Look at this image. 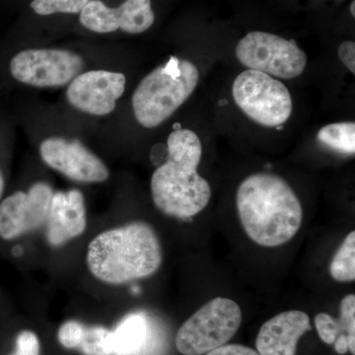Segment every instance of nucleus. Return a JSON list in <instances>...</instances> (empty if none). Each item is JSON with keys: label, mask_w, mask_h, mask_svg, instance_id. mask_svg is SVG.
I'll use <instances>...</instances> for the list:
<instances>
[{"label": "nucleus", "mask_w": 355, "mask_h": 355, "mask_svg": "<svg viewBox=\"0 0 355 355\" xmlns=\"http://www.w3.org/2000/svg\"><path fill=\"white\" fill-rule=\"evenodd\" d=\"M238 214L248 237L261 247H279L291 241L302 225L303 209L282 178L257 173L237 191Z\"/></svg>", "instance_id": "obj_1"}, {"label": "nucleus", "mask_w": 355, "mask_h": 355, "mask_svg": "<svg viewBox=\"0 0 355 355\" xmlns=\"http://www.w3.org/2000/svg\"><path fill=\"white\" fill-rule=\"evenodd\" d=\"M167 161L151 178L154 205L168 216L191 218L209 205L211 189L198 173L202 142L190 130H174L167 140Z\"/></svg>", "instance_id": "obj_2"}, {"label": "nucleus", "mask_w": 355, "mask_h": 355, "mask_svg": "<svg viewBox=\"0 0 355 355\" xmlns=\"http://www.w3.org/2000/svg\"><path fill=\"white\" fill-rule=\"evenodd\" d=\"M163 261L162 246L150 224L135 221L96 236L86 263L100 282L123 284L154 275Z\"/></svg>", "instance_id": "obj_3"}, {"label": "nucleus", "mask_w": 355, "mask_h": 355, "mask_svg": "<svg viewBox=\"0 0 355 355\" xmlns=\"http://www.w3.org/2000/svg\"><path fill=\"white\" fill-rule=\"evenodd\" d=\"M200 72L189 60L171 57L144 77L132 96V109L139 125L158 127L193 94Z\"/></svg>", "instance_id": "obj_4"}, {"label": "nucleus", "mask_w": 355, "mask_h": 355, "mask_svg": "<svg viewBox=\"0 0 355 355\" xmlns=\"http://www.w3.org/2000/svg\"><path fill=\"white\" fill-rule=\"evenodd\" d=\"M242 323L240 306L229 298L210 300L178 331L176 347L183 355H202L229 342Z\"/></svg>", "instance_id": "obj_5"}, {"label": "nucleus", "mask_w": 355, "mask_h": 355, "mask_svg": "<svg viewBox=\"0 0 355 355\" xmlns=\"http://www.w3.org/2000/svg\"><path fill=\"white\" fill-rule=\"evenodd\" d=\"M233 98L243 113L266 128L286 123L292 113V99L284 83L258 70L248 69L233 83Z\"/></svg>", "instance_id": "obj_6"}, {"label": "nucleus", "mask_w": 355, "mask_h": 355, "mask_svg": "<svg viewBox=\"0 0 355 355\" xmlns=\"http://www.w3.org/2000/svg\"><path fill=\"white\" fill-rule=\"evenodd\" d=\"M238 60L248 69L279 78H295L304 71L307 57L293 41L270 33H249L236 46Z\"/></svg>", "instance_id": "obj_7"}, {"label": "nucleus", "mask_w": 355, "mask_h": 355, "mask_svg": "<svg viewBox=\"0 0 355 355\" xmlns=\"http://www.w3.org/2000/svg\"><path fill=\"white\" fill-rule=\"evenodd\" d=\"M84 69V62L76 53L55 49L25 50L10 62L11 76L34 87H60L71 83Z\"/></svg>", "instance_id": "obj_8"}, {"label": "nucleus", "mask_w": 355, "mask_h": 355, "mask_svg": "<svg viewBox=\"0 0 355 355\" xmlns=\"http://www.w3.org/2000/svg\"><path fill=\"white\" fill-rule=\"evenodd\" d=\"M53 191L39 182L27 193L19 191L0 203V238L6 241L19 238L46 223Z\"/></svg>", "instance_id": "obj_9"}, {"label": "nucleus", "mask_w": 355, "mask_h": 355, "mask_svg": "<svg viewBox=\"0 0 355 355\" xmlns=\"http://www.w3.org/2000/svg\"><path fill=\"white\" fill-rule=\"evenodd\" d=\"M42 160L51 169L80 183H101L108 180L106 164L77 140L50 137L40 146Z\"/></svg>", "instance_id": "obj_10"}, {"label": "nucleus", "mask_w": 355, "mask_h": 355, "mask_svg": "<svg viewBox=\"0 0 355 355\" xmlns=\"http://www.w3.org/2000/svg\"><path fill=\"white\" fill-rule=\"evenodd\" d=\"M154 20L151 0H125L116 8L107 6L102 0H90L79 16L83 27L99 34L118 30L141 34L153 25Z\"/></svg>", "instance_id": "obj_11"}, {"label": "nucleus", "mask_w": 355, "mask_h": 355, "mask_svg": "<svg viewBox=\"0 0 355 355\" xmlns=\"http://www.w3.org/2000/svg\"><path fill=\"white\" fill-rule=\"evenodd\" d=\"M125 76L119 72L91 70L70 83L67 97L72 107L93 116H106L116 109L125 92Z\"/></svg>", "instance_id": "obj_12"}, {"label": "nucleus", "mask_w": 355, "mask_h": 355, "mask_svg": "<svg viewBox=\"0 0 355 355\" xmlns=\"http://www.w3.org/2000/svg\"><path fill=\"white\" fill-rule=\"evenodd\" d=\"M44 224L46 241L51 246H62L83 234L87 216L83 193L73 189L53 193Z\"/></svg>", "instance_id": "obj_13"}, {"label": "nucleus", "mask_w": 355, "mask_h": 355, "mask_svg": "<svg viewBox=\"0 0 355 355\" xmlns=\"http://www.w3.org/2000/svg\"><path fill=\"white\" fill-rule=\"evenodd\" d=\"M310 330V318L306 313L286 311L261 326L257 349L260 355H296L298 340Z\"/></svg>", "instance_id": "obj_14"}, {"label": "nucleus", "mask_w": 355, "mask_h": 355, "mask_svg": "<svg viewBox=\"0 0 355 355\" xmlns=\"http://www.w3.org/2000/svg\"><path fill=\"white\" fill-rule=\"evenodd\" d=\"M150 338V327L146 315L132 313L123 318L111 331L113 355H139L144 352Z\"/></svg>", "instance_id": "obj_15"}, {"label": "nucleus", "mask_w": 355, "mask_h": 355, "mask_svg": "<svg viewBox=\"0 0 355 355\" xmlns=\"http://www.w3.org/2000/svg\"><path fill=\"white\" fill-rule=\"evenodd\" d=\"M318 140L336 153L354 155L355 153L354 121L331 123L318 132Z\"/></svg>", "instance_id": "obj_16"}, {"label": "nucleus", "mask_w": 355, "mask_h": 355, "mask_svg": "<svg viewBox=\"0 0 355 355\" xmlns=\"http://www.w3.org/2000/svg\"><path fill=\"white\" fill-rule=\"evenodd\" d=\"M331 277L338 282L355 279V231L345 237L330 265Z\"/></svg>", "instance_id": "obj_17"}, {"label": "nucleus", "mask_w": 355, "mask_h": 355, "mask_svg": "<svg viewBox=\"0 0 355 355\" xmlns=\"http://www.w3.org/2000/svg\"><path fill=\"white\" fill-rule=\"evenodd\" d=\"M78 349L86 355H113L111 331L104 327H85Z\"/></svg>", "instance_id": "obj_18"}, {"label": "nucleus", "mask_w": 355, "mask_h": 355, "mask_svg": "<svg viewBox=\"0 0 355 355\" xmlns=\"http://www.w3.org/2000/svg\"><path fill=\"white\" fill-rule=\"evenodd\" d=\"M90 0H33L31 8L42 16L55 13L77 14L83 10Z\"/></svg>", "instance_id": "obj_19"}, {"label": "nucleus", "mask_w": 355, "mask_h": 355, "mask_svg": "<svg viewBox=\"0 0 355 355\" xmlns=\"http://www.w3.org/2000/svg\"><path fill=\"white\" fill-rule=\"evenodd\" d=\"M340 324L349 340V352L355 354V295L349 294L340 302Z\"/></svg>", "instance_id": "obj_20"}, {"label": "nucleus", "mask_w": 355, "mask_h": 355, "mask_svg": "<svg viewBox=\"0 0 355 355\" xmlns=\"http://www.w3.org/2000/svg\"><path fill=\"white\" fill-rule=\"evenodd\" d=\"M315 326L318 335L328 345H333L338 336L345 335L338 319H335L327 313H320L315 317Z\"/></svg>", "instance_id": "obj_21"}, {"label": "nucleus", "mask_w": 355, "mask_h": 355, "mask_svg": "<svg viewBox=\"0 0 355 355\" xmlns=\"http://www.w3.org/2000/svg\"><path fill=\"white\" fill-rule=\"evenodd\" d=\"M85 327L79 322L70 320L60 326L58 331V340L65 349H78L83 340Z\"/></svg>", "instance_id": "obj_22"}, {"label": "nucleus", "mask_w": 355, "mask_h": 355, "mask_svg": "<svg viewBox=\"0 0 355 355\" xmlns=\"http://www.w3.org/2000/svg\"><path fill=\"white\" fill-rule=\"evenodd\" d=\"M40 352L41 343L36 334L23 331L16 338L15 352L11 355H40Z\"/></svg>", "instance_id": "obj_23"}, {"label": "nucleus", "mask_w": 355, "mask_h": 355, "mask_svg": "<svg viewBox=\"0 0 355 355\" xmlns=\"http://www.w3.org/2000/svg\"><path fill=\"white\" fill-rule=\"evenodd\" d=\"M338 57L345 67L355 73V44L354 42H343L338 48Z\"/></svg>", "instance_id": "obj_24"}, {"label": "nucleus", "mask_w": 355, "mask_h": 355, "mask_svg": "<svg viewBox=\"0 0 355 355\" xmlns=\"http://www.w3.org/2000/svg\"><path fill=\"white\" fill-rule=\"evenodd\" d=\"M207 355H260V354L245 345H224L207 352Z\"/></svg>", "instance_id": "obj_25"}, {"label": "nucleus", "mask_w": 355, "mask_h": 355, "mask_svg": "<svg viewBox=\"0 0 355 355\" xmlns=\"http://www.w3.org/2000/svg\"><path fill=\"white\" fill-rule=\"evenodd\" d=\"M335 343V349L338 354H345L349 352V340L347 336L340 335L336 338Z\"/></svg>", "instance_id": "obj_26"}, {"label": "nucleus", "mask_w": 355, "mask_h": 355, "mask_svg": "<svg viewBox=\"0 0 355 355\" xmlns=\"http://www.w3.org/2000/svg\"><path fill=\"white\" fill-rule=\"evenodd\" d=\"M4 187H6V183H4L3 175H2L1 170H0V200H1L2 195H3Z\"/></svg>", "instance_id": "obj_27"}, {"label": "nucleus", "mask_w": 355, "mask_h": 355, "mask_svg": "<svg viewBox=\"0 0 355 355\" xmlns=\"http://www.w3.org/2000/svg\"><path fill=\"white\" fill-rule=\"evenodd\" d=\"M350 12H352V16H355V1H352V6H350Z\"/></svg>", "instance_id": "obj_28"}, {"label": "nucleus", "mask_w": 355, "mask_h": 355, "mask_svg": "<svg viewBox=\"0 0 355 355\" xmlns=\"http://www.w3.org/2000/svg\"><path fill=\"white\" fill-rule=\"evenodd\" d=\"M21 252H22V251H21L20 248L17 247V248H14V249H13V253H14V254H15V256H20Z\"/></svg>", "instance_id": "obj_29"}]
</instances>
